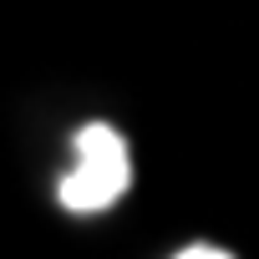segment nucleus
<instances>
[{
    "mask_svg": "<svg viewBox=\"0 0 259 259\" xmlns=\"http://www.w3.org/2000/svg\"><path fill=\"white\" fill-rule=\"evenodd\" d=\"M71 173L56 178V203L66 213H107L127 183H133V153H127L122 133L112 122H87L71 138Z\"/></svg>",
    "mask_w": 259,
    "mask_h": 259,
    "instance_id": "nucleus-1",
    "label": "nucleus"
},
{
    "mask_svg": "<svg viewBox=\"0 0 259 259\" xmlns=\"http://www.w3.org/2000/svg\"><path fill=\"white\" fill-rule=\"evenodd\" d=\"M178 259H229V249L224 244H183Z\"/></svg>",
    "mask_w": 259,
    "mask_h": 259,
    "instance_id": "nucleus-2",
    "label": "nucleus"
}]
</instances>
